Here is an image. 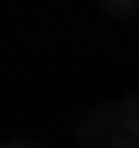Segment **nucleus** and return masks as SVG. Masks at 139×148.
Wrapping results in <instances>:
<instances>
[]
</instances>
